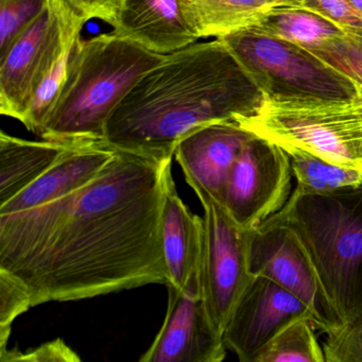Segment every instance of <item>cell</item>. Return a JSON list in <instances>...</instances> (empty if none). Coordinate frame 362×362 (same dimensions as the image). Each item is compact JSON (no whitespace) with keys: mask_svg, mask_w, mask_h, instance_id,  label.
Returning a JSON list of instances; mask_svg holds the SVG:
<instances>
[{"mask_svg":"<svg viewBox=\"0 0 362 362\" xmlns=\"http://www.w3.org/2000/svg\"><path fill=\"white\" fill-rule=\"evenodd\" d=\"M175 156L118 151L81 189L0 215V269L33 307L168 284L160 219Z\"/></svg>","mask_w":362,"mask_h":362,"instance_id":"1","label":"cell"},{"mask_svg":"<svg viewBox=\"0 0 362 362\" xmlns=\"http://www.w3.org/2000/svg\"><path fill=\"white\" fill-rule=\"evenodd\" d=\"M262 94L216 39L166 54L114 112L103 145L118 151L175 156L184 137L251 113Z\"/></svg>","mask_w":362,"mask_h":362,"instance_id":"2","label":"cell"},{"mask_svg":"<svg viewBox=\"0 0 362 362\" xmlns=\"http://www.w3.org/2000/svg\"><path fill=\"white\" fill-rule=\"evenodd\" d=\"M165 56L113 31L80 40L71 54L64 86L39 137L69 144H103L114 112Z\"/></svg>","mask_w":362,"mask_h":362,"instance_id":"3","label":"cell"},{"mask_svg":"<svg viewBox=\"0 0 362 362\" xmlns=\"http://www.w3.org/2000/svg\"><path fill=\"white\" fill-rule=\"evenodd\" d=\"M267 220L293 233L343 325L361 317L362 185L323 194L293 190Z\"/></svg>","mask_w":362,"mask_h":362,"instance_id":"4","label":"cell"},{"mask_svg":"<svg viewBox=\"0 0 362 362\" xmlns=\"http://www.w3.org/2000/svg\"><path fill=\"white\" fill-rule=\"evenodd\" d=\"M235 122L258 139L362 169V124L354 99L262 94Z\"/></svg>","mask_w":362,"mask_h":362,"instance_id":"5","label":"cell"},{"mask_svg":"<svg viewBox=\"0 0 362 362\" xmlns=\"http://www.w3.org/2000/svg\"><path fill=\"white\" fill-rule=\"evenodd\" d=\"M260 93L270 96L353 99L356 82L308 50L253 27L219 37Z\"/></svg>","mask_w":362,"mask_h":362,"instance_id":"6","label":"cell"},{"mask_svg":"<svg viewBox=\"0 0 362 362\" xmlns=\"http://www.w3.org/2000/svg\"><path fill=\"white\" fill-rule=\"evenodd\" d=\"M192 189L204 211L201 296L223 334L235 304L253 277L247 267V230L235 222L219 201L201 188Z\"/></svg>","mask_w":362,"mask_h":362,"instance_id":"7","label":"cell"},{"mask_svg":"<svg viewBox=\"0 0 362 362\" xmlns=\"http://www.w3.org/2000/svg\"><path fill=\"white\" fill-rule=\"evenodd\" d=\"M292 177L286 150L254 136L235 160L220 203L237 224L251 230L285 206L293 192Z\"/></svg>","mask_w":362,"mask_h":362,"instance_id":"8","label":"cell"},{"mask_svg":"<svg viewBox=\"0 0 362 362\" xmlns=\"http://www.w3.org/2000/svg\"><path fill=\"white\" fill-rule=\"evenodd\" d=\"M71 46L50 0L47 9L0 54V113L22 122L37 88Z\"/></svg>","mask_w":362,"mask_h":362,"instance_id":"9","label":"cell"},{"mask_svg":"<svg viewBox=\"0 0 362 362\" xmlns=\"http://www.w3.org/2000/svg\"><path fill=\"white\" fill-rule=\"evenodd\" d=\"M247 267L250 274L268 277L302 300L322 332L328 334L343 325L302 245L287 226L266 220L247 230Z\"/></svg>","mask_w":362,"mask_h":362,"instance_id":"10","label":"cell"},{"mask_svg":"<svg viewBox=\"0 0 362 362\" xmlns=\"http://www.w3.org/2000/svg\"><path fill=\"white\" fill-rule=\"evenodd\" d=\"M304 315L313 319L309 307L298 296L268 277L253 275L224 327L226 349L239 361L254 362L262 347L286 324Z\"/></svg>","mask_w":362,"mask_h":362,"instance_id":"11","label":"cell"},{"mask_svg":"<svg viewBox=\"0 0 362 362\" xmlns=\"http://www.w3.org/2000/svg\"><path fill=\"white\" fill-rule=\"evenodd\" d=\"M164 324L141 362H220L226 356L223 334L207 310L201 292L167 285Z\"/></svg>","mask_w":362,"mask_h":362,"instance_id":"12","label":"cell"},{"mask_svg":"<svg viewBox=\"0 0 362 362\" xmlns=\"http://www.w3.org/2000/svg\"><path fill=\"white\" fill-rule=\"evenodd\" d=\"M253 137L235 120L215 122L181 139L175 158L190 187L201 188L221 202L230 168Z\"/></svg>","mask_w":362,"mask_h":362,"instance_id":"13","label":"cell"},{"mask_svg":"<svg viewBox=\"0 0 362 362\" xmlns=\"http://www.w3.org/2000/svg\"><path fill=\"white\" fill-rule=\"evenodd\" d=\"M113 33L162 54L200 40L186 0H124Z\"/></svg>","mask_w":362,"mask_h":362,"instance_id":"14","label":"cell"},{"mask_svg":"<svg viewBox=\"0 0 362 362\" xmlns=\"http://www.w3.org/2000/svg\"><path fill=\"white\" fill-rule=\"evenodd\" d=\"M160 239L168 273L167 285L182 291L201 292L204 222L180 198L173 177L169 180L165 194Z\"/></svg>","mask_w":362,"mask_h":362,"instance_id":"15","label":"cell"},{"mask_svg":"<svg viewBox=\"0 0 362 362\" xmlns=\"http://www.w3.org/2000/svg\"><path fill=\"white\" fill-rule=\"evenodd\" d=\"M115 156L103 144L80 145L67 152L47 173L16 198L0 206V215L41 206L90 184Z\"/></svg>","mask_w":362,"mask_h":362,"instance_id":"16","label":"cell"},{"mask_svg":"<svg viewBox=\"0 0 362 362\" xmlns=\"http://www.w3.org/2000/svg\"><path fill=\"white\" fill-rule=\"evenodd\" d=\"M80 145L62 141H27L0 133V206L16 198L47 173L67 152Z\"/></svg>","mask_w":362,"mask_h":362,"instance_id":"17","label":"cell"},{"mask_svg":"<svg viewBox=\"0 0 362 362\" xmlns=\"http://www.w3.org/2000/svg\"><path fill=\"white\" fill-rule=\"evenodd\" d=\"M186 4L200 39H219L255 26L275 9L296 7V0H186Z\"/></svg>","mask_w":362,"mask_h":362,"instance_id":"18","label":"cell"},{"mask_svg":"<svg viewBox=\"0 0 362 362\" xmlns=\"http://www.w3.org/2000/svg\"><path fill=\"white\" fill-rule=\"evenodd\" d=\"M253 28L269 37L300 46L308 52L319 49L344 35V31L325 18L296 7L275 9Z\"/></svg>","mask_w":362,"mask_h":362,"instance_id":"19","label":"cell"},{"mask_svg":"<svg viewBox=\"0 0 362 362\" xmlns=\"http://www.w3.org/2000/svg\"><path fill=\"white\" fill-rule=\"evenodd\" d=\"M291 160L296 181L294 192L302 194H323L362 185V169L334 164L310 152L284 147Z\"/></svg>","mask_w":362,"mask_h":362,"instance_id":"20","label":"cell"},{"mask_svg":"<svg viewBox=\"0 0 362 362\" xmlns=\"http://www.w3.org/2000/svg\"><path fill=\"white\" fill-rule=\"evenodd\" d=\"M311 317L291 320L262 347L254 362H326Z\"/></svg>","mask_w":362,"mask_h":362,"instance_id":"21","label":"cell"},{"mask_svg":"<svg viewBox=\"0 0 362 362\" xmlns=\"http://www.w3.org/2000/svg\"><path fill=\"white\" fill-rule=\"evenodd\" d=\"M309 52L362 86V28L344 31L343 37Z\"/></svg>","mask_w":362,"mask_h":362,"instance_id":"22","label":"cell"},{"mask_svg":"<svg viewBox=\"0 0 362 362\" xmlns=\"http://www.w3.org/2000/svg\"><path fill=\"white\" fill-rule=\"evenodd\" d=\"M31 307L28 286L13 273L0 269V353L8 349L14 320Z\"/></svg>","mask_w":362,"mask_h":362,"instance_id":"23","label":"cell"},{"mask_svg":"<svg viewBox=\"0 0 362 362\" xmlns=\"http://www.w3.org/2000/svg\"><path fill=\"white\" fill-rule=\"evenodd\" d=\"M49 4L50 0H0V54Z\"/></svg>","mask_w":362,"mask_h":362,"instance_id":"24","label":"cell"},{"mask_svg":"<svg viewBox=\"0 0 362 362\" xmlns=\"http://www.w3.org/2000/svg\"><path fill=\"white\" fill-rule=\"evenodd\" d=\"M326 334V362H362V315Z\"/></svg>","mask_w":362,"mask_h":362,"instance_id":"25","label":"cell"},{"mask_svg":"<svg viewBox=\"0 0 362 362\" xmlns=\"http://www.w3.org/2000/svg\"><path fill=\"white\" fill-rule=\"evenodd\" d=\"M296 8L317 14L343 31L362 28V13L349 0H296Z\"/></svg>","mask_w":362,"mask_h":362,"instance_id":"26","label":"cell"},{"mask_svg":"<svg viewBox=\"0 0 362 362\" xmlns=\"http://www.w3.org/2000/svg\"><path fill=\"white\" fill-rule=\"evenodd\" d=\"M0 361L80 362L81 358L63 339L57 338L24 353L7 349L0 353Z\"/></svg>","mask_w":362,"mask_h":362,"instance_id":"27","label":"cell"},{"mask_svg":"<svg viewBox=\"0 0 362 362\" xmlns=\"http://www.w3.org/2000/svg\"><path fill=\"white\" fill-rule=\"evenodd\" d=\"M76 16L86 21L100 20L112 27L115 24L124 0H58Z\"/></svg>","mask_w":362,"mask_h":362,"instance_id":"28","label":"cell"},{"mask_svg":"<svg viewBox=\"0 0 362 362\" xmlns=\"http://www.w3.org/2000/svg\"><path fill=\"white\" fill-rule=\"evenodd\" d=\"M354 103L357 107L358 115H359L360 122L362 124V86L356 82V95L354 97Z\"/></svg>","mask_w":362,"mask_h":362,"instance_id":"29","label":"cell"},{"mask_svg":"<svg viewBox=\"0 0 362 362\" xmlns=\"http://www.w3.org/2000/svg\"><path fill=\"white\" fill-rule=\"evenodd\" d=\"M349 1H351V5H353L358 11L362 13V0H349Z\"/></svg>","mask_w":362,"mask_h":362,"instance_id":"30","label":"cell"}]
</instances>
